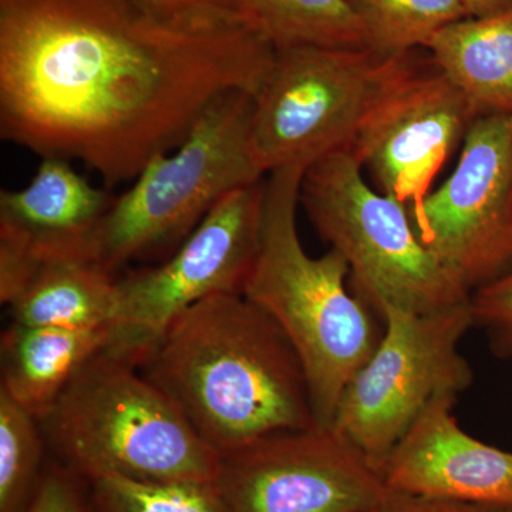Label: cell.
<instances>
[{"label":"cell","instance_id":"cell-2","mask_svg":"<svg viewBox=\"0 0 512 512\" xmlns=\"http://www.w3.org/2000/svg\"><path fill=\"white\" fill-rule=\"evenodd\" d=\"M137 367L218 456L269 434L318 426L298 353L242 293L192 305Z\"/></svg>","mask_w":512,"mask_h":512},{"label":"cell","instance_id":"cell-3","mask_svg":"<svg viewBox=\"0 0 512 512\" xmlns=\"http://www.w3.org/2000/svg\"><path fill=\"white\" fill-rule=\"evenodd\" d=\"M305 168L266 175L261 239L242 295L268 313L301 359L313 414L332 427L343 390L373 355L383 328L348 289V262L335 249L313 258L298 232Z\"/></svg>","mask_w":512,"mask_h":512},{"label":"cell","instance_id":"cell-25","mask_svg":"<svg viewBox=\"0 0 512 512\" xmlns=\"http://www.w3.org/2000/svg\"><path fill=\"white\" fill-rule=\"evenodd\" d=\"M137 2L170 15L241 19L235 9L234 0H137Z\"/></svg>","mask_w":512,"mask_h":512},{"label":"cell","instance_id":"cell-27","mask_svg":"<svg viewBox=\"0 0 512 512\" xmlns=\"http://www.w3.org/2000/svg\"><path fill=\"white\" fill-rule=\"evenodd\" d=\"M375 512H377V511H375Z\"/></svg>","mask_w":512,"mask_h":512},{"label":"cell","instance_id":"cell-17","mask_svg":"<svg viewBox=\"0 0 512 512\" xmlns=\"http://www.w3.org/2000/svg\"><path fill=\"white\" fill-rule=\"evenodd\" d=\"M426 49L481 116L512 114V6L451 23Z\"/></svg>","mask_w":512,"mask_h":512},{"label":"cell","instance_id":"cell-18","mask_svg":"<svg viewBox=\"0 0 512 512\" xmlns=\"http://www.w3.org/2000/svg\"><path fill=\"white\" fill-rule=\"evenodd\" d=\"M242 22L275 50L315 46L367 49L346 0H234Z\"/></svg>","mask_w":512,"mask_h":512},{"label":"cell","instance_id":"cell-21","mask_svg":"<svg viewBox=\"0 0 512 512\" xmlns=\"http://www.w3.org/2000/svg\"><path fill=\"white\" fill-rule=\"evenodd\" d=\"M87 512H229L215 483H151L119 476L87 481Z\"/></svg>","mask_w":512,"mask_h":512},{"label":"cell","instance_id":"cell-15","mask_svg":"<svg viewBox=\"0 0 512 512\" xmlns=\"http://www.w3.org/2000/svg\"><path fill=\"white\" fill-rule=\"evenodd\" d=\"M109 339V329H67L13 323L3 330L2 384L23 409L42 420L73 377Z\"/></svg>","mask_w":512,"mask_h":512},{"label":"cell","instance_id":"cell-22","mask_svg":"<svg viewBox=\"0 0 512 512\" xmlns=\"http://www.w3.org/2000/svg\"><path fill=\"white\" fill-rule=\"evenodd\" d=\"M471 313L494 355L512 359V271L473 292Z\"/></svg>","mask_w":512,"mask_h":512},{"label":"cell","instance_id":"cell-24","mask_svg":"<svg viewBox=\"0 0 512 512\" xmlns=\"http://www.w3.org/2000/svg\"><path fill=\"white\" fill-rule=\"evenodd\" d=\"M377 512H512V505L476 504L387 490Z\"/></svg>","mask_w":512,"mask_h":512},{"label":"cell","instance_id":"cell-10","mask_svg":"<svg viewBox=\"0 0 512 512\" xmlns=\"http://www.w3.org/2000/svg\"><path fill=\"white\" fill-rule=\"evenodd\" d=\"M423 244L473 295L512 271V114L474 121L456 168L407 208Z\"/></svg>","mask_w":512,"mask_h":512},{"label":"cell","instance_id":"cell-14","mask_svg":"<svg viewBox=\"0 0 512 512\" xmlns=\"http://www.w3.org/2000/svg\"><path fill=\"white\" fill-rule=\"evenodd\" d=\"M63 158H42L28 185L0 192V247L35 261L90 256L92 241L116 201Z\"/></svg>","mask_w":512,"mask_h":512},{"label":"cell","instance_id":"cell-26","mask_svg":"<svg viewBox=\"0 0 512 512\" xmlns=\"http://www.w3.org/2000/svg\"><path fill=\"white\" fill-rule=\"evenodd\" d=\"M468 18H484L511 8L512 0H461Z\"/></svg>","mask_w":512,"mask_h":512},{"label":"cell","instance_id":"cell-13","mask_svg":"<svg viewBox=\"0 0 512 512\" xmlns=\"http://www.w3.org/2000/svg\"><path fill=\"white\" fill-rule=\"evenodd\" d=\"M458 394L440 393L380 470L387 488L421 497L512 505V453L471 437L454 416Z\"/></svg>","mask_w":512,"mask_h":512},{"label":"cell","instance_id":"cell-1","mask_svg":"<svg viewBox=\"0 0 512 512\" xmlns=\"http://www.w3.org/2000/svg\"><path fill=\"white\" fill-rule=\"evenodd\" d=\"M275 49L241 19L137 0H0V137L133 181L231 92L254 94Z\"/></svg>","mask_w":512,"mask_h":512},{"label":"cell","instance_id":"cell-11","mask_svg":"<svg viewBox=\"0 0 512 512\" xmlns=\"http://www.w3.org/2000/svg\"><path fill=\"white\" fill-rule=\"evenodd\" d=\"M229 512H375L382 474L333 427L281 431L220 456Z\"/></svg>","mask_w":512,"mask_h":512},{"label":"cell","instance_id":"cell-16","mask_svg":"<svg viewBox=\"0 0 512 512\" xmlns=\"http://www.w3.org/2000/svg\"><path fill=\"white\" fill-rule=\"evenodd\" d=\"M6 306L19 325L110 329L117 312V275L89 256L33 259Z\"/></svg>","mask_w":512,"mask_h":512},{"label":"cell","instance_id":"cell-23","mask_svg":"<svg viewBox=\"0 0 512 512\" xmlns=\"http://www.w3.org/2000/svg\"><path fill=\"white\" fill-rule=\"evenodd\" d=\"M25 512H87V481L52 461Z\"/></svg>","mask_w":512,"mask_h":512},{"label":"cell","instance_id":"cell-8","mask_svg":"<svg viewBox=\"0 0 512 512\" xmlns=\"http://www.w3.org/2000/svg\"><path fill=\"white\" fill-rule=\"evenodd\" d=\"M379 345L340 396L332 427L377 470L440 393L460 394L474 373L460 342L474 328L471 302L437 313L384 309Z\"/></svg>","mask_w":512,"mask_h":512},{"label":"cell","instance_id":"cell-6","mask_svg":"<svg viewBox=\"0 0 512 512\" xmlns=\"http://www.w3.org/2000/svg\"><path fill=\"white\" fill-rule=\"evenodd\" d=\"M299 205L348 262L357 296L379 318L387 308L437 313L471 302V292L423 244L406 205L372 188L352 151L306 168Z\"/></svg>","mask_w":512,"mask_h":512},{"label":"cell","instance_id":"cell-20","mask_svg":"<svg viewBox=\"0 0 512 512\" xmlns=\"http://www.w3.org/2000/svg\"><path fill=\"white\" fill-rule=\"evenodd\" d=\"M47 451L39 420L0 390V512H25Z\"/></svg>","mask_w":512,"mask_h":512},{"label":"cell","instance_id":"cell-12","mask_svg":"<svg viewBox=\"0 0 512 512\" xmlns=\"http://www.w3.org/2000/svg\"><path fill=\"white\" fill-rule=\"evenodd\" d=\"M480 116L446 74L424 72L412 59L366 114L349 150L377 190L414 208Z\"/></svg>","mask_w":512,"mask_h":512},{"label":"cell","instance_id":"cell-9","mask_svg":"<svg viewBox=\"0 0 512 512\" xmlns=\"http://www.w3.org/2000/svg\"><path fill=\"white\" fill-rule=\"evenodd\" d=\"M265 180L229 192L177 249L157 265L117 275V312L106 350L138 366L195 303L242 293L261 239Z\"/></svg>","mask_w":512,"mask_h":512},{"label":"cell","instance_id":"cell-4","mask_svg":"<svg viewBox=\"0 0 512 512\" xmlns=\"http://www.w3.org/2000/svg\"><path fill=\"white\" fill-rule=\"evenodd\" d=\"M47 453L84 480L215 483L220 456L137 366L101 350L39 421Z\"/></svg>","mask_w":512,"mask_h":512},{"label":"cell","instance_id":"cell-5","mask_svg":"<svg viewBox=\"0 0 512 512\" xmlns=\"http://www.w3.org/2000/svg\"><path fill=\"white\" fill-rule=\"evenodd\" d=\"M252 94L214 101L184 140L154 157L117 195L90 256L119 275L133 261L180 245L229 192L262 183L251 143Z\"/></svg>","mask_w":512,"mask_h":512},{"label":"cell","instance_id":"cell-7","mask_svg":"<svg viewBox=\"0 0 512 512\" xmlns=\"http://www.w3.org/2000/svg\"><path fill=\"white\" fill-rule=\"evenodd\" d=\"M410 55L315 46L275 50L271 69L252 96L251 143L262 171L306 170L320 158L349 150L366 114Z\"/></svg>","mask_w":512,"mask_h":512},{"label":"cell","instance_id":"cell-19","mask_svg":"<svg viewBox=\"0 0 512 512\" xmlns=\"http://www.w3.org/2000/svg\"><path fill=\"white\" fill-rule=\"evenodd\" d=\"M376 55H409L441 29L468 18L461 0H346Z\"/></svg>","mask_w":512,"mask_h":512}]
</instances>
